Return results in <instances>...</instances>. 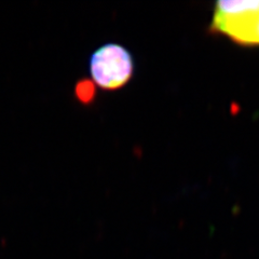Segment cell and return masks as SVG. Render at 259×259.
Wrapping results in <instances>:
<instances>
[{
  "instance_id": "cell-1",
  "label": "cell",
  "mask_w": 259,
  "mask_h": 259,
  "mask_svg": "<svg viewBox=\"0 0 259 259\" xmlns=\"http://www.w3.org/2000/svg\"><path fill=\"white\" fill-rule=\"evenodd\" d=\"M207 32L242 47H259V0L215 3Z\"/></svg>"
},
{
  "instance_id": "cell-2",
  "label": "cell",
  "mask_w": 259,
  "mask_h": 259,
  "mask_svg": "<svg viewBox=\"0 0 259 259\" xmlns=\"http://www.w3.org/2000/svg\"><path fill=\"white\" fill-rule=\"evenodd\" d=\"M89 69L94 83L105 91H117L132 80L135 63L132 53L123 46L108 42L91 54Z\"/></svg>"
},
{
  "instance_id": "cell-3",
  "label": "cell",
  "mask_w": 259,
  "mask_h": 259,
  "mask_svg": "<svg viewBox=\"0 0 259 259\" xmlns=\"http://www.w3.org/2000/svg\"><path fill=\"white\" fill-rule=\"evenodd\" d=\"M97 88L92 79L82 78L78 80L74 87V96L77 102L84 106L94 104L96 100Z\"/></svg>"
}]
</instances>
